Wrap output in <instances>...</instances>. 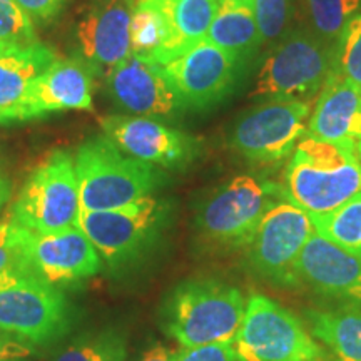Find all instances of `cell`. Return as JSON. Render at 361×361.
I'll return each mask as SVG.
<instances>
[{
  "label": "cell",
  "instance_id": "6da1fadb",
  "mask_svg": "<svg viewBox=\"0 0 361 361\" xmlns=\"http://www.w3.org/2000/svg\"><path fill=\"white\" fill-rule=\"evenodd\" d=\"M246 298L219 278H189L176 284L159 308V326L180 348L231 345L246 311Z\"/></svg>",
  "mask_w": 361,
  "mask_h": 361
},
{
  "label": "cell",
  "instance_id": "7a4b0ae2",
  "mask_svg": "<svg viewBox=\"0 0 361 361\" xmlns=\"http://www.w3.org/2000/svg\"><path fill=\"white\" fill-rule=\"evenodd\" d=\"M283 189L308 214L329 213L361 192L358 152L305 135L284 171Z\"/></svg>",
  "mask_w": 361,
  "mask_h": 361
},
{
  "label": "cell",
  "instance_id": "3957f363",
  "mask_svg": "<svg viewBox=\"0 0 361 361\" xmlns=\"http://www.w3.org/2000/svg\"><path fill=\"white\" fill-rule=\"evenodd\" d=\"M80 211H109L154 194L164 180L157 166L126 154L106 135L80 144L74 156Z\"/></svg>",
  "mask_w": 361,
  "mask_h": 361
},
{
  "label": "cell",
  "instance_id": "277c9868",
  "mask_svg": "<svg viewBox=\"0 0 361 361\" xmlns=\"http://www.w3.org/2000/svg\"><path fill=\"white\" fill-rule=\"evenodd\" d=\"M284 189L255 176H236L207 192L194 216L200 239L214 251H245L264 214Z\"/></svg>",
  "mask_w": 361,
  "mask_h": 361
},
{
  "label": "cell",
  "instance_id": "5b68a950",
  "mask_svg": "<svg viewBox=\"0 0 361 361\" xmlns=\"http://www.w3.org/2000/svg\"><path fill=\"white\" fill-rule=\"evenodd\" d=\"M71 328L64 293L27 263L0 271V329L34 346L61 340Z\"/></svg>",
  "mask_w": 361,
  "mask_h": 361
},
{
  "label": "cell",
  "instance_id": "8992f818",
  "mask_svg": "<svg viewBox=\"0 0 361 361\" xmlns=\"http://www.w3.org/2000/svg\"><path fill=\"white\" fill-rule=\"evenodd\" d=\"M238 361H326L328 350L301 318L259 293L246 301L241 326L233 340Z\"/></svg>",
  "mask_w": 361,
  "mask_h": 361
},
{
  "label": "cell",
  "instance_id": "52a82bcc",
  "mask_svg": "<svg viewBox=\"0 0 361 361\" xmlns=\"http://www.w3.org/2000/svg\"><path fill=\"white\" fill-rule=\"evenodd\" d=\"M169 209L154 196L109 211H80L79 228L111 269L133 266L159 241Z\"/></svg>",
  "mask_w": 361,
  "mask_h": 361
},
{
  "label": "cell",
  "instance_id": "ba28073f",
  "mask_svg": "<svg viewBox=\"0 0 361 361\" xmlns=\"http://www.w3.org/2000/svg\"><path fill=\"white\" fill-rule=\"evenodd\" d=\"M331 69L333 45L319 35L293 30L261 62L252 97L313 104Z\"/></svg>",
  "mask_w": 361,
  "mask_h": 361
},
{
  "label": "cell",
  "instance_id": "9c48e42d",
  "mask_svg": "<svg viewBox=\"0 0 361 361\" xmlns=\"http://www.w3.org/2000/svg\"><path fill=\"white\" fill-rule=\"evenodd\" d=\"M80 197L74 157L49 154L35 168L13 201L11 221L30 233L49 234L79 226Z\"/></svg>",
  "mask_w": 361,
  "mask_h": 361
},
{
  "label": "cell",
  "instance_id": "30bf717a",
  "mask_svg": "<svg viewBox=\"0 0 361 361\" xmlns=\"http://www.w3.org/2000/svg\"><path fill=\"white\" fill-rule=\"evenodd\" d=\"M314 226L306 211L286 197L278 201L261 219L245 247L247 269L276 288L301 286L298 263Z\"/></svg>",
  "mask_w": 361,
  "mask_h": 361
},
{
  "label": "cell",
  "instance_id": "8fae6325",
  "mask_svg": "<svg viewBox=\"0 0 361 361\" xmlns=\"http://www.w3.org/2000/svg\"><path fill=\"white\" fill-rule=\"evenodd\" d=\"M311 106L291 99H269L239 117L229 144L251 164H279L308 135Z\"/></svg>",
  "mask_w": 361,
  "mask_h": 361
},
{
  "label": "cell",
  "instance_id": "7c38bea8",
  "mask_svg": "<svg viewBox=\"0 0 361 361\" xmlns=\"http://www.w3.org/2000/svg\"><path fill=\"white\" fill-rule=\"evenodd\" d=\"M241 64L233 54L202 40L161 69L180 106L206 109L231 94Z\"/></svg>",
  "mask_w": 361,
  "mask_h": 361
},
{
  "label": "cell",
  "instance_id": "4fadbf2b",
  "mask_svg": "<svg viewBox=\"0 0 361 361\" xmlns=\"http://www.w3.org/2000/svg\"><path fill=\"white\" fill-rule=\"evenodd\" d=\"M101 128L104 135L126 154L157 168H184L200 151V142L191 135L149 117H102Z\"/></svg>",
  "mask_w": 361,
  "mask_h": 361
},
{
  "label": "cell",
  "instance_id": "5bb4252c",
  "mask_svg": "<svg viewBox=\"0 0 361 361\" xmlns=\"http://www.w3.org/2000/svg\"><path fill=\"white\" fill-rule=\"evenodd\" d=\"M22 247L25 263L54 286L94 276L104 266L97 250L79 226L49 234L24 229Z\"/></svg>",
  "mask_w": 361,
  "mask_h": 361
},
{
  "label": "cell",
  "instance_id": "9a60e30c",
  "mask_svg": "<svg viewBox=\"0 0 361 361\" xmlns=\"http://www.w3.org/2000/svg\"><path fill=\"white\" fill-rule=\"evenodd\" d=\"M298 276L316 295L361 308V258L316 231L301 251Z\"/></svg>",
  "mask_w": 361,
  "mask_h": 361
},
{
  "label": "cell",
  "instance_id": "2e32d148",
  "mask_svg": "<svg viewBox=\"0 0 361 361\" xmlns=\"http://www.w3.org/2000/svg\"><path fill=\"white\" fill-rule=\"evenodd\" d=\"M135 0H90L78 25V40L90 71L109 72L130 54Z\"/></svg>",
  "mask_w": 361,
  "mask_h": 361
},
{
  "label": "cell",
  "instance_id": "e0dca14e",
  "mask_svg": "<svg viewBox=\"0 0 361 361\" xmlns=\"http://www.w3.org/2000/svg\"><path fill=\"white\" fill-rule=\"evenodd\" d=\"M107 90L121 109L141 117L171 116L180 107L161 66L134 54L107 74Z\"/></svg>",
  "mask_w": 361,
  "mask_h": 361
},
{
  "label": "cell",
  "instance_id": "ac0fdd59",
  "mask_svg": "<svg viewBox=\"0 0 361 361\" xmlns=\"http://www.w3.org/2000/svg\"><path fill=\"white\" fill-rule=\"evenodd\" d=\"M308 135L356 151L361 139V89L329 72L308 123Z\"/></svg>",
  "mask_w": 361,
  "mask_h": 361
},
{
  "label": "cell",
  "instance_id": "d6986e66",
  "mask_svg": "<svg viewBox=\"0 0 361 361\" xmlns=\"http://www.w3.org/2000/svg\"><path fill=\"white\" fill-rule=\"evenodd\" d=\"M92 71L79 59H56L30 87L27 121L61 111L92 109Z\"/></svg>",
  "mask_w": 361,
  "mask_h": 361
},
{
  "label": "cell",
  "instance_id": "ffe728a7",
  "mask_svg": "<svg viewBox=\"0 0 361 361\" xmlns=\"http://www.w3.org/2000/svg\"><path fill=\"white\" fill-rule=\"evenodd\" d=\"M57 56L44 44L0 45V124L27 121L25 104L34 80Z\"/></svg>",
  "mask_w": 361,
  "mask_h": 361
},
{
  "label": "cell",
  "instance_id": "44dd1931",
  "mask_svg": "<svg viewBox=\"0 0 361 361\" xmlns=\"http://www.w3.org/2000/svg\"><path fill=\"white\" fill-rule=\"evenodd\" d=\"M164 17L168 37L162 45L157 66H164L206 40L218 12L219 0H154Z\"/></svg>",
  "mask_w": 361,
  "mask_h": 361
},
{
  "label": "cell",
  "instance_id": "7402d4cb",
  "mask_svg": "<svg viewBox=\"0 0 361 361\" xmlns=\"http://www.w3.org/2000/svg\"><path fill=\"white\" fill-rule=\"evenodd\" d=\"M305 323L336 361H361V308L350 305L305 310Z\"/></svg>",
  "mask_w": 361,
  "mask_h": 361
},
{
  "label": "cell",
  "instance_id": "603a6c76",
  "mask_svg": "<svg viewBox=\"0 0 361 361\" xmlns=\"http://www.w3.org/2000/svg\"><path fill=\"white\" fill-rule=\"evenodd\" d=\"M206 40L245 62L263 44L251 0H219Z\"/></svg>",
  "mask_w": 361,
  "mask_h": 361
},
{
  "label": "cell",
  "instance_id": "cb8c5ba5",
  "mask_svg": "<svg viewBox=\"0 0 361 361\" xmlns=\"http://www.w3.org/2000/svg\"><path fill=\"white\" fill-rule=\"evenodd\" d=\"M314 231L361 258V192L336 209L324 214H310Z\"/></svg>",
  "mask_w": 361,
  "mask_h": 361
},
{
  "label": "cell",
  "instance_id": "d4e9b609",
  "mask_svg": "<svg viewBox=\"0 0 361 361\" xmlns=\"http://www.w3.org/2000/svg\"><path fill=\"white\" fill-rule=\"evenodd\" d=\"M166 37L164 17L154 0H135L130 17V54L156 64Z\"/></svg>",
  "mask_w": 361,
  "mask_h": 361
},
{
  "label": "cell",
  "instance_id": "484cf974",
  "mask_svg": "<svg viewBox=\"0 0 361 361\" xmlns=\"http://www.w3.org/2000/svg\"><path fill=\"white\" fill-rule=\"evenodd\" d=\"M128 338L116 328L87 333L54 356L52 361H126Z\"/></svg>",
  "mask_w": 361,
  "mask_h": 361
},
{
  "label": "cell",
  "instance_id": "4316f807",
  "mask_svg": "<svg viewBox=\"0 0 361 361\" xmlns=\"http://www.w3.org/2000/svg\"><path fill=\"white\" fill-rule=\"evenodd\" d=\"M306 4L316 32L329 44L336 42L361 8V0H306Z\"/></svg>",
  "mask_w": 361,
  "mask_h": 361
},
{
  "label": "cell",
  "instance_id": "83f0119b",
  "mask_svg": "<svg viewBox=\"0 0 361 361\" xmlns=\"http://www.w3.org/2000/svg\"><path fill=\"white\" fill-rule=\"evenodd\" d=\"M333 71L361 89V12L348 22L333 45Z\"/></svg>",
  "mask_w": 361,
  "mask_h": 361
},
{
  "label": "cell",
  "instance_id": "f1b7e54d",
  "mask_svg": "<svg viewBox=\"0 0 361 361\" xmlns=\"http://www.w3.org/2000/svg\"><path fill=\"white\" fill-rule=\"evenodd\" d=\"M34 20L17 0H0V45L37 44Z\"/></svg>",
  "mask_w": 361,
  "mask_h": 361
},
{
  "label": "cell",
  "instance_id": "f546056e",
  "mask_svg": "<svg viewBox=\"0 0 361 361\" xmlns=\"http://www.w3.org/2000/svg\"><path fill=\"white\" fill-rule=\"evenodd\" d=\"M261 42L279 39L290 24V0H251Z\"/></svg>",
  "mask_w": 361,
  "mask_h": 361
},
{
  "label": "cell",
  "instance_id": "4dcf8cb0",
  "mask_svg": "<svg viewBox=\"0 0 361 361\" xmlns=\"http://www.w3.org/2000/svg\"><path fill=\"white\" fill-rule=\"evenodd\" d=\"M22 239H24V228L11 219L0 223V271L13 264L25 263Z\"/></svg>",
  "mask_w": 361,
  "mask_h": 361
},
{
  "label": "cell",
  "instance_id": "1f68e13d",
  "mask_svg": "<svg viewBox=\"0 0 361 361\" xmlns=\"http://www.w3.org/2000/svg\"><path fill=\"white\" fill-rule=\"evenodd\" d=\"M176 361H238V356L233 345L216 343V345L180 348L176 353Z\"/></svg>",
  "mask_w": 361,
  "mask_h": 361
},
{
  "label": "cell",
  "instance_id": "d6a6232c",
  "mask_svg": "<svg viewBox=\"0 0 361 361\" xmlns=\"http://www.w3.org/2000/svg\"><path fill=\"white\" fill-rule=\"evenodd\" d=\"M17 2L29 13L32 20L47 22L61 12L67 0H17Z\"/></svg>",
  "mask_w": 361,
  "mask_h": 361
},
{
  "label": "cell",
  "instance_id": "836d02e7",
  "mask_svg": "<svg viewBox=\"0 0 361 361\" xmlns=\"http://www.w3.org/2000/svg\"><path fill=\"white\" fill-rule=\"evenodd\" d=\"M34 353V345L0 329V361H6L8 358H29Z\"/></svg>",
  "mask_w": 361,
  "mask_h": 361
},
{
  "label": "cell",
  "instance_id": "e575fe53",
  "mask_svg": "<svg viewBox=\"0 0 361 361\" xmlns=\"http://www.w3.org/2000/svg\"><path fill=\"white\" fill-rule=\"evenodd\" d=\"M176 353L178 351L171 350L164 343L157 341L152 343L151 346H147L135 361H176Z\"/></svg>",
  "mask_w": 361,
  "mask_h": 361
},
{
  "label": "cell",
  "instance_id": "d590c367",
  "mask_svg": "<svg viewBox=\"0 0 361 361\" xmlns=\"http://www.w3.org/2000/svg\"><path fill=\"white\" fill-rule=\"evenodd\" d=\"M12 196V184L6 174L0 171V214H2L4 207L7 206V202L11 201Z\"/></svg>",
  "mask_w": 361,
  "mask_h": 361
},
{
  "label": "cell",
  "instance_id": "8d00e7d4",
  "mask_svg": "<svg viewBox=\"0 0 361 361\" xmlns=\"http://www.w3.org/2000/svg\"><path fill=\"white\" fill-rule=\"evenodd\" d=\"M356 152H358V157H360V161H361V139L358 141V146H356Z\"/></svg>",
  "mask_w": 361,
  "mask_h": 361
},
{
  "label": "cell",
  "instance_id": "74e56055",
  "mask_svg": "<svg viewBox=\"0 0 361 361\" xmlns=\"http://www.w3.org/2000/svg\"><path fill=\"white\" fill-rule=\"evenodd\" d=\"M6 361H29L27 358H8Z\"/></svg>",
  "mask_w": 361,
  "mask_h": 361
},
{
  "label": "cell",
  "instance_id": "f35d334b",
  "mask_svg": "<svg viewBox=\"0 0 361 361\" xmlns=\"http://www.w3.org/2000/svg\"><path fill=\"white\" fill-rule=\"evenodd\" d=\"M326 361H336V360H331V358H329V360H326Z\"/></svg>",
  "mask_w": 361,
  "mask_h": 361
}]
</instances>
